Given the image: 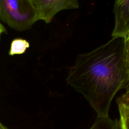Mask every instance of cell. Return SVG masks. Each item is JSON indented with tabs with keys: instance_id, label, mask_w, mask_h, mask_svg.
I'll use <instances>...</instances> for the list:
<instances>
[{
	"instance_id": "1",
	"label": "cell",
	"mask_w": 129,
	"mask_h": 129,
	"mask_svg": "<svg viewBox=\"0 0 129 129\" xmlns=\"http://www.w3.org/2000/svg\"><path fill=\"white\" fill-rule=\"evenodd\" d=\"M66 81L83 95L97 117L108 116L115 94L129 86L126 36H113L106 44L79 54L69 70Z\"/></svg>"
},
{
	"instance_id": "2",
	"label": "cell",
	"mask_w": 129,
	"mask_h": 129,
	"mask_svg": "<svg viewBox=\"0 0 129 129\" xmlns=\"http://www.w3.org/2000/svg\"><path fill=\"white\" fill-rule=\"evenodd\" d=\"M0 19L18 31L29 29L39 20L32 0H0Z\"/></svg>"
},
{
	"instance_id": "3",
	"label": "cell",
	"mask_w": 129,
	"mask_h": 129,
	"mask_svg": "<svg viewBox=\"0 0 129 129\" xmlns=\"http://www.w3.org/2000/svg\"><path fill=\"white\" fill-rule=\"evenodd\" d=\"M37 10L39 20L50 23L54 16L64 10L79 8L78 0H32Z\"/></svg>"
},
{
	"instance_id": "4",
	"label": "cell",
	"mask_w": 129,
	"mask_h": 129,
	"mask_svg": "<svg viewBox=\"0 0 129 129\" xmlns=\"http://www.w3.org/2000/svg\"><path fill=\"white\" fill-rule=\"evenodd\" d=\"M113 11L115 26L112 36H127L129 34V0H115Z\"/></svg>"
},
{
	"instance_id": "5",
	"label": "cell",
	"mask_w": 129,
	"mask_h": 129,
	"mask_svg": "<svg viewBox=\"0 0 129 129\" xmlns=\"http://www.w3.org/2000/svg\"><path fill=\"white\" fill-rule=\"evenodd\" d=\"M120 115L121 129H129V86L116 101Z\"/></svg>"
},
{
	"instance_id": "6",
	"label": "cell",
	"mask_w": 129,
	"mask_h": 129,
	"mask_svg": "<svg viewBox=\"0 0 129 129\" xmlns=\"http://www.w3.org/2000/svg\"><path fill=\"white\" fill-rule=\"evenodd\" d=\"M89 129H121L119 120L112 119L109 116L97 117L94 123Z\"/></svg>"
},
{
	"instance_id": "7",
	"label": "cell",
	"mask_w": 129,
	"mask_h": 129,
	"mask_svg": "<svg viewBox=\"0 0 129 129\" xmlns=\"http://www.w3.org/2000/svg\"><path fill=\"white\" fill-rule=\"evenodd\" d=\"M30 46L29 43L25 39L22 38L14 39L11 42L10 49L9 52L10 55L21 54L24 53Z\"/></svg>"
},
{
	"instance_id": "8",
	"label": "cell",
	"mask_w": 129,
	"mask_h": 129,
	"mask_svg": "<svg viewBox=\"0 0 129 129\" xmlns=\"http://www.w3.org/2000/svg\"><path fill=\"white\" fill-rule=\"evenodd\" d=\"M7 33L6 29L4 27V26L0 23V39H1L2 34L3 33Z\"/></svg>"
},
{
	"instance_id": "9",
	"label": "cell",
	"mask_w": 129,
	"mask_h": 129,
	"mask_svg": "<svg viewBox=\"0 0 129 129\" xmlns=\"http://www.w3.org/2000/svg\"><path fill=\"white\" fill-rule=\"evenodd\" d=\"M0 129H9L6 126L4 125L2 122H0Z\"/></svg>"
},
{
	"instance_id": "10",
	"label": "cell",
	"mask_w": 129,
	"mask_h": 129,
	"mask_svg": "<svg viewBox=\"0 0 129 129\" xmlns=\"http://www.w3.org/2000/svg\"><path fill=\"white\" fill-rule=\"evenodd\" d=\"M127 41V44H128V55H129V34L126 36Z\"/></svg>"
}]
</instances>
